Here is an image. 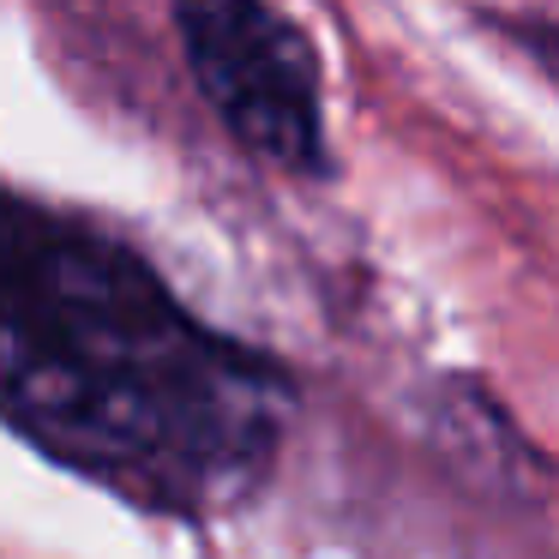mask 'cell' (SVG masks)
<instances>
[{
    "label": "cell",
    "mask_w": 559,
    "mask_h": 559,
    "mask_svg": "<svg viewBox=\"0 0 559 559\" xmlns=\"http://www.w3.org/2000/svg\"><path fill=\"white\" fill-rule=\"evenodd\" d=\"M295 391L127 241L0 187V421L157 518H223L277 469Z\"/></svg>",
    "instance_id": "cell-1"
},
{
    "label": "cell",
    "mask_w": 559,
    "mask_h": 559,
    "mask_svg": "<svg viewBox=\"0 0 559 559\" xmlns=\"http://www.w3.org/2000/svg\"><path fill=\"white\" fill-rule=\"evenodd\" d=\"M187 73L247 157L325 175V67L271 0H175Z\"/></svg>",
    "instance_id": "cell-2"
}]
</instances>
